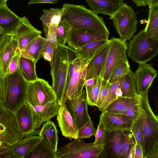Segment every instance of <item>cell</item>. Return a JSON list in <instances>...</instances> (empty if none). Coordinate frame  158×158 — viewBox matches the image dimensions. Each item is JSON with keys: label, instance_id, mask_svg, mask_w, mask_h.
<instances>
[{"label": "cell", "instance_id": "obj_1", "mask_svg": "<svg viewBox=\"0 0 158 158\" xmlns=\"http://www.w3.org/2000/svg\"><path fill=\"white\" fill-rule=\"evenodd\" d=\"M77 57L74 49L65 45L57 44L50 62L52 87L60 105L63 104L65 97L70 65Z\"/></svg>", "mask_w": 158, "mask_h": 158}, {"label": "cell", "instance_id": "obj_2", "mask_svg": "<svg viewBox=\"0 0 158 158\" xmlns=\"http://www.w3.org/2000/svg\"><path fill=\"white\" fill-rule=\"evenodd\" d=\"M62 18L72 28L98 33L109 35L110 32L103 18L82 5L64 3Z\"/></svg>", "mask_w": 158, "mask_h": 158}, {"label": "cell", "instance_id": "obj_3", "mask_svg": "<svg viewBox=\"0 0 158 158\" xmlns=\"http://www.w3.org/2000/svg\"><path fill=\"white\" fill-rule=\"evenodd\" d=\"M23 138L15 113L0 101V158Z\"/></svg>", "mask_w": 158, "mask_h": 158}, {"label": "cell", "instance_id": "obj_4", "mask_svg": "<svg viewBox=\"0 0 158 158\" xmlns=\"http://www.w3.org/2000/svg\"><path fill=\"white\" fill-rule=\"evenodd\" d=\"M128 56L139 64L147 63L158 52V39L149 37L143 29L132 37L127 48Z\"/></svg>", "mask_w": 158, "mask_h": 158}, {"label": "cell", "instance_id": "obj_5", "mask_svg": "<svg viewBox=\"0 0 158 158\" xmlns=\"http://www.w3.org/2000/svg\"><path fill=\"white\" fill-rule=\"evenodd\" d=\"M29 82L23 77L19 68L6 77V89L3 105L14 113L25 102Z\"/></svg>", "mask_w": 158, "mask_h": 158}, {"label": "cell", "instance_id": "obj_6", "mask_svg": "<svg viewBox=\"0 0 158 158\" xmlns=\"http://www.w3.org/2000/svg\"><path fill=\"white\" fill-rule=\"evenodd\" d=\"M110 19L120 38L129 41L136 32L137 20L136 14L132 8L123 3L110 16Z\"/></svg>", "mask_w": 158, "mask_h": 158}, {"label": "cell", "instance_id": "obj_7", "mask_svg": "<svg viewBox=\"0 0 158 158\" xmlns=\"http://www.w3.org/2000/svg\"><path fill=\"white\" fill-rule=\"evenodd\" d=\"M104 145L94 142L86 143L82 139H75L57 149L56 158H97L104 149Z\"/></svg>", "mask_w": 158, "mask_h": 158}, {"label": "cell", "instance_id": "obj_8", "mask_svg": "<svg viewBox=\"0 0 158 158\" xmlns=\"http://www.w3.org/2000/svg\"><path fill=\"white\" fill-rule=\"evenodd\" d=\"M142 96L147 111V116L141 119L143 123V139L142 149L143 158H147L154 146L158 143V118L149 105L148 93Z\"/></svg>", "mask_w": 158, "mask_h": 158}, {"label": "cell", "instance_id": "obj_9", "mask_svg": "<svg viewBox=\"0 0 158 158\" xmlns=\"http://www.w3.org/2000/svg\"><path fill=\"white\" fill-rule=\"evenodd\" d=\"M110 40L109 49L101 77L108 81L114 69L123 62L128 61L126 52V41L114 37Z\"/></svg>", "mask_w": 158, "mask_h": 158}, {"label": "cell", "instance_id": "obj_10", "mask_svg": "<svg viewBox=\"0 0 158 158\" xmlns=\"http://www.w3.org/2000/svg\"><path fill=\"white\" fill-rule=\"evenodd\" d=\"M56 99L52 86L47 81L39 78L29 82L25 102L30 106H42Z\"/></svg>", "mask_w": 158, "mask_h": 158}, {"label": "cell", "instance_id": "obj_11", "mask_svg": "<svg viewBox=\"0 0 158 158\" xmlns=\"http://www.w3.org/2000/svg\"><path fill=\"white\" fill-rule=\"evenodd\" d=\"M85 90L81 94L73 99H64L63 103L65 104L70 112L78 131L91 120L88 111V104Z\"/></svg>", "mask_w": 158, "mask_h": 158}, {"label": "cell", "instance_id": "obj_12", "mask_svg": "<svg viewBox=\"0 0 158 158\" xmlns=\"http://www.w3.org/2000/svg\"><path fill=\"white\" fill-rule=\"evenodd\" d=\"M89 62L87 61L81 59L75 71L69 81L64 100L74 98L82 92L85 83L86 68Z\"/></svg>", "mask_w": 158, "mask_h": 158}, {"label": "cell", "instance_id": "obj_13", "mask_svg": "<svg viewBox=\"0 0 158 158\" xmlns=\"http://www.w3.org/2000/svg\"><path fill=\"white\" fill-rule=\"evenodd\" d=\"M42 33V32L33 26L24 16L20 18L18 26L12 35L17 40L21 52L31 41Z\"/></svg>", "mask_w": 158, "mask_h": 158}, {"label": "cell", "instance_id": "obj_14", "mask_svg": "<svg viewBox=\"0 0 158 158\" xmlns=\"http://www.w3.org/2000/svg\"><path fill=\"white\" fill-rule=\"evenodd\" d=\"M135 73L137 93L139 95L148 93L149 89L157 75L156 70L150 64H139Z\"/></svg>", "mask_w": 158, "mask_h": 158}, {"label": "cell", "instance_id": "obj_15", "mask_svg": "<svg viewBox=\"0 0 158 158\" xmlns=\"http://www.w3.org/2000/svg\"><path fill=\"white\" fill-rule=\"evenodd\" d=\"M109 37L105 34L72 28L66 42L69 47L75 49L92 42L109 40Z\"/></svg>", "mask_w": 158, "mask_h": 158}, {"label": "cell", "instance_id": "obj_16", "mask_svg": "<svg viewBox=\"0 0 158 158\" xmlns=\"http://www.w3.org/2000/svg\"><path fill=\"white\" fill-rule=\"evenodd\" d=\"M124 131H106L104 147L99 157L120 158L121 149L123 140Z\"/></svg>", "mask_w": 158, "mask_h": 158}, {"label": "cell", "instance_id": "obj_17", "mask_svg": "<svg viewBox=\"0 0 158 158\" xmlns=\"http://www.w3.org/2000/svg\"><path fill=\"white\" fill-rule=\"evenodd\" d=\"M60 106L56 99L42 106H30L32 110L35 135L43 123L57 115Z\"/></svg>", "mask_w": 158, "mask_h": 158}, {"label": "cell", "instance_id": "obj_18", "mask_svg": "<svg viewBox=\"0 0 158 158\" xmlns=\"http://www.w3.org/2000/svg\"><path fill=\"white\" fill-rule=\"evenodd\" d=\"M99 121L103 124L106 130L130 131L133 122L123 114H118L105 111L100 115Z\"/></svg>", "mask_w": 158, "mask_h": 158}, {"label": "cell", "instance_id": "obj_19", "mask_svg": "<svg viewBox=\"0 0 158 158\" xmlns=\"http://www.w3.org/2000/svg\"><path fill=\"white\" fill-rule=\"evenodd\" d=\"M57 120L62 135L72 140L78 139V130L73 117L65 103L59 107Z\"/></svg>", "mask_w": 158, "mask_h": 158}, {"label": "cell", "instance_id": "obj_20", "mask_svg": "<svg viewBox=\"0 0 158 158\" xmlns=\"http://www.w3.org/2000/svg\"><path fill=\"white\" fill-rule=\"evenodd\" d=\"M15 115L18 127L23 138L35 135L32 110L26 102L18 108Z\"/></svg>", "mask_w": 158, "mask_h": 158}, {"label": "cell", "instance_id": "obj_21", "mask_svg": "<svg viewBox=\"0 0 158 158\" xmlns=\"http://www.w3.org/2000/svg\"><path fill=\"white\" fill-rule=\"evenodd\" d=\"M109 46L110 40L88 63L86 68L85 81L91 79L101 77Z\"/></svg>", "mask_w": 158, "mask_h": 158}, {"label": "cell", "instance_id": "obj_22", "mask_svg": "<svg viewBox=\"0 0 158 158\" xmlns=\"http://www.w3.org/2000/svg\"><path fill=\"white\" fill-rule=\"evenodd\" d=\"M41 139L39 136L31 135L23 138L14 145L3 158H24Z\"/></svg>", "mask_w": 158, "mask_h": 158}, {"label": "cell", "instance_id": "obj_23", "mask_svg": "<svg viewBox=\"0 0 158 158\" xmlns=\"http://www.w3.org/2000/svg\"><path fill=\"white\" fill-rule=\"evenodd\" d=\"M20 20V18L11 11L6 5L0 7V27L5 34L12 35Z\"/></svg>", "mask_w": 158, "mask_h": 158}, {"label": "cell", "instance_id": "obj_24", "mask_svg": "<svg viewBox=\"0 0 158 158\" xmlns=\"http://www.w3.org/2000/svg\"><path fill=\"white\" fill-rule=\"evenodd\" d=\"M45 38L41 35L36 37L31 41L25 48L20 52V56L33 61L36 64L41 57Z\"/></svg>", "mask_w": 158, "mask_h": 158}, {"label": "cell", "instance_id": "obj_25", "mask_svg": "<svg viewBox=\"0 0 158 158\" xmlns=\"http://www.w3.org/2000/svg\"><path fill=\"white\" fill-rule=\"evenodd\" d=\"M109 41V40L95 41L74 50L79 59L89 62Z\"/></svg>", "mask_w": 158, "mask_h": 158}, {"label": "cell", "instance_id": "obj_26", "mask_svg": "<svg viewBox=\"0 0 158 158\" xmlns=\"http://www.w3.org/2000/svg\"><path fill=\"white\" fill-rule=\"evenodd\" d=\"M39 135L53 151L57 152L58 140V131L53 122L49 120L44 123Z\"/></svg>", "mask_w": 158, "mask_h": 158}, {"label": "cell", "instance_id": "obj_27", "mask_svg": "<svg viewBox=\"0 0 158 158\" xmlns=\"http://www.w3.org/2000/svg\"><path fill=\"white\" fill-rule=\"evenodd\" d=\"M118 81L122 96L135 98L138 96L135 73L131 69Z\"/></svg>", "mask_w": 158, "mask_h": 158}, {"label": "cell", "instance_id": "obj_28", "mask_svg": "<svg viewBox=\"0 0 158 158\" xmlns=\"http://www.w3.org/2000/svg\"><path fill=\"white\" fill-rule=\"evenodd\" d=\"M140 98L141 96L139 94L135 98L121 96L110 103L102 111L123 114L129 107L139 102Z\"/></svg>", "mask_w": 158, "mask_h": 158}, {"label": "cell", "instance_id": "obj_29", "mask_svg": "<svg viewBox=\"0 0 158 158\" xmlns=\"http://www.w3.org/2000/svg\"><path fill=\"white\" fill-rule=\"evenodd\" d=\"M10 34L0 33V101L3 102L5 95L6 78L3 75L2 63L4 54L12 37Z\"/></svg>", "mask_w": 158, "mask_h": 158}, {"label": "cell", "instance_id": "obj_30", "mask_svg": "<svg viewBox=\"0 0 158 158\" xmlns=\"http://www.w3.org/2000/svg\"><path fill=\"white\" fill-rule=\"evenodd\" d=\"M42 11L43 14L40 17V20L43 23L44 31H48L50 26L57 27L62 18L63 13L62 7L44 9Z\"/></svg>", "mask_w": 158, "mask_h": 158}, {"label": "cell", "instance_id": "obj_31", "mask_svg": "<svg viewBox=\"0 0 158 158\" xmlns=\"http://www.w3.org/2000/svg\"><path fill=\"white\" fill-rule=\"evenodd\" d=\"M91 10L97 14H102L110 16L120 5L109 0H85Z\"/></svg>", "mask_w": 158, "mask_h": 158}, {"label": "cell", "instance_id": "obj_32", "mask_svg": "<svg viewBox=\"0 0 158 158\" xmlns=\"http://www.w3.org/2000/svg\"><path fill=\"white\" fill-rule=\"evenodd\" d=\"M25 158H56V152L53 151L41 137L39 142Z\"/></svg>", "mask_w": 158, "mask_h": 158}, {"label": "cell", "instance_id": "obj_33", "mask_svg": "<svg viewBox=\"0 0 158 158\" xmlns=\"http://www.w3.org/2000/svg\"><path fill=\"white\" fill-rule=\"evenodd\" d=\"M149 8L148 19L143 30L149 37L158 39V6H149Z\"/></svg>", "mask_w": 158, "mask_h": 158}, {"label": "cell", "instance_id": "obj_34", "mask_svg": "<svg viewBox=\"0 0 158 158\" xmlns=\"http://www.w3.org/2000/svg\"><path fill=\"white\" fill-rule=\"evenodd\" d=\"M19 66L22 76L28 82L34 81L39 78L36 72V64L32 60L20 56Z\"/></svg>", "mask_w": 158, "mask_h": 158}, {"label": "cell", "instance_id": "obj_35", "mask_svg": "<svg viewBox=\"0 0 158 158\" xmlns=\"http://www.w3.org/2000/svg\"><path fill=\"white\" fill-rule=\"evenodd\" d=\"M140 95L141 96L140 101L129 107L123 114L133 122L139 119H142L147 115L142 96Z\"/></svg>", "mask_w": 158, "mask_h": 158}, {"label": "cell", "instance_id": "obj_36", "mask_svg": "<svg viewBox=\"0 0 158 158\" xmlns=\"http://www.w3.org/2000/svg\"><path fill=\"white\" fill-rule=\"evenodd\" d=\"M20 52L17 41L13 35L3 57L2 69L5 77L6 78L7 68L10 62L15 55Z\"/></svg>", "mask_w": 158, "mask_h": 158}, {"label": "cell", "instance_id": "obj_37", "mask_svg": "<svg viewBox=\"0 0 158 158\" xmlns=\"http://www.w3.org/2000/svg\"><path fill=\"white\" fill-rule=\"evenodd\" d=\"M102 81L101 77L96 78L92 85L85 88L86 98L88 105L96 106L100 92Z\"/></svg>", "mask_w": 158, "mask_h": 158}, {"label": "cell", "instance_id": "obj_38", "mask_svg": "<svg viewBox=\"0 0 158 158\" xmlns=\"http://www.w3.org/2000/svg\"><path fill=\"white\" fill-rule=\"evenodd\" d=\"M72 29L71 26L64 19L61 18L57 28V44L65 45L66 40Z\"/></svg>", "mask_w": 158, "mask_h": 158}, {"label": "cell", "instance_id": "obj_39", "mask_svg": "<svg viewBox=\"0 0 158 158\" xmlns=\"http://www.w3.org/2000/svg\"><path fill=\"white\" fill-rule=\"evenodd\" d=\"M119 81L110 84L107 95L99 110L102 112L111 102L122 96V93L119 88Z\"/></svg>", "mask_w": 158, "mask_h": 158}, {"label": "cell", "instance_id": "obj_40", "mask_svg": "<svg viewBox=\"0 0 158 158\" xmlns=\"http://www.w3.org/2000/svg\"><path fill=\"white\" fill-rule=\"evenodd\" d=\"M130 131L133 136L135 143L142 148L143 131V123L141 119H139L133 122Z\"/></svg>", "mask_w": 158, "mask_h": 158}, {"label": "cell", "instance_id": "obj_41", "mask_svg": "<svg viewBox=\"0 0 158 158\" xmlns=\"http://www.w3.org/2000/svg\"><path fill=\"white\" fill-rule=\"evenodd\" d=\"M130 69L128 61L121 64L112 72L108 80L110 84L113 83L118 80Z\"/></svg>", "mask_w": 158, "mask_h": 158}, {"label": "cell", "instance_id": "obj_42", "mask_svg": "<svg viewBox=\"0 0 158 158\" xmlns=\"http://www.w3.org/2000/svg\"><path fill=\"white\" fill-rule=\"evenodd\" d=\"M124 139L121 149L120 158H127L130 150L135 144L134 138L131 133L128 134L124 131Z\"/></svg>", "mask_w": 158, "mask_h": 158}, {"label": "cell", "instance_id": "obj_43", "mask_svg": "<svg viewBox=\"0 0 158 158\" xmlns=\"http://www.w3.org/2000/svg\"><path fill=\"white\" fill-rule=\"evenodd\" d=\"M96 129L91 120L81 127L78 131V139H89L95 134Z\"/></svg>", "mask_w": 158, "mask_h": 158}, {"label": "cell", "instance_id": "obj_44", "mask_svg": "<svg viewBox=\"0 0 158 158\" xmlns=\"http://www.w3.org/2000/svg\"><path fill=\"white\" fill-rule=\"evenodd\" d=\"M110 85L108 81L102 79L100 92L96 105L99 110L107 95Z\"/></svg>", "mask_w": 158, "mask_h": 158}, {"label": "cell", "instance_id": "obj_45", "mask_svg": "<svg viewBox=\"0 0 158 158\" xmlns=\"http://www.w3.org/2000/svg\"><path fill=\"white\" fill-rule=\"evenodd\" d=\"M106 130L102 123L99 121L95 135V140L94 143L96 145L104 144V140Z\"/></svg>", "mask_w": 158, "mask_h": 158}, {"label": "cell", "instance_id": "obj_46", "mask_svg": "<svg viewBox=\"0 0 158 158\" xmlns=\"http://www.w3.org/2000/svg\"><path fill=\"white\" fill-rule=\"evenodd\" d=\"M57 28V27L50 26L48 28L47 35L45 38L49 43L54 51L56 48L57 44L56 36Z\"/></svg>", "mask_w": 158, "mask_h": 158}, {"label": "cell", "instance_id": "obj_47", "mask_svg": "<svg viewBox=\"0 0 158 158\" xmlns=\"http://www.w3.org/2000/svg\"><path fill=\"white\" fill-rule=\"evenodd\" d=\"M20 57V52L16 54L13 58L8 67L6 76L7 75L14 73L19 68V62Z\"/></svg>", "mask_w": 158, "mask_h": 158}, {"label": "cell", "instance_id": "obj_48", "mask_svg": "<svg viewBox=\"0 0 158 158\" xmlns=\"http://www.w3.org/2000/svg\"><path fill=\"white\" fill-rule=\"evenodd\" d=\"M48 53L52 58L55 51L48 41L45 39V41L43 50Z\"/></svg>", "mask_w": 158, "mask_h": 158}, {"label": "cell", "instance_id": "obj_49", "mask_svg": "<svg viewBox=\"0 0 158 158\" xmlns=\"http://www.w3.org/2000/svg\"><path fill=\"white\" fill-rule=\"evenodd\" d=\"M59 0H30L28 3V5H31L37 3H48L55 4Z\"/></svg>", "mask_w": 158, "mask_h": 158}, {"label": "cell", "instance_id": "obj_50", "mask_svg": "<svg viewBox=\"0 0 158 158\" xmlns=\"http://www.w3.org/2000/svg\"><path fill=\"white\" fill-rule=\"evenodd\" d=\"M134 158H143L142 147L136 143Z\"/></svg>", "mask_w": 158, "mask_h": 158}, {"label": "cell", "instance_id": "obj_51", "mask_svg": "<svg viewBox=\"0 0 158 158\" xmlns=\"http://www.w3.org/2000/svg\"><path fill=\"white\" fill-rule=\"evenodd\" d=\"M147 158H158V143L151 150Z\"/></svg>", "mask_w": 158, "mask_h": 158}, {"label": "cell", "instance_id": "obj_52", "mask_svg": "<svg viewBox=\"0 0 158 158\" xmlns=\"http://www.w3.org/2000/svg\"><path fill=\"white\" fill-rule=\"evenodd\" d=\"M137 7L145 6L148 5L150 0H131Z\"/></svg>", "mask_w": 158, "mask_h": 158}, {"label": "cell", "instance_id": "obj_53", "mask_svg": "<svg viewBox=\"0 0 158 158\" xmlns=\"http://www.w3.org/2000/svg\"><path fill=\"white\" fill-rule=\"evenodd\" d=\"M42 57H43L45 60L48 61L50 62H51L52 58L48 53L42 51Z\"/></svg>", "mask_w": 158, "mask_h": 158}, {"label": "cell", "instance_id": "obj_54", "mask_svg": "<svg viewBox=\"0 0 158 158\" xmlns=\"http://www.w3.org/2000/svg\"><path fill=\"white\" fill-rule=\"evenodd\" d=\"M135 144L131 148L130 150L128 155L127 157V158H134Z\"/></svg>", "mask_w": 158, "mask_h": 158}, {"label": "cell", "instance_id": "obj_55", "mask_svg": "<svg viewBox=\"0 0 158 158\" xmlns=\"http://www.w3.org/2000/svg\"><path fill=\"white\" fill-rule=\"evenodd\" d=\"M148 5L158 6V0H150Z\"/></svg>", "mask_w": 158, "mask_h": 158}, {"label": "cell", "instance_id": "obj_56", "mask_svg": "<svg viewBox=\"0 0 158 158\" xmlns=\"http://www.w3.org/2000/svg\"><path fill=\"white\" fill-rule=\"evenodd\" d=\"M115 3L119 4L120 5L123 2L124 0H109Z\"/></svg>", "mask_w": 158, "mask_h": 158}, {"label": "cell", "instance_id": "obj_57", "mask_svg": "<svg viewBox=\"0 0 158 158\" xmlns=\"http://www.w3.org/2000/svg\"><path fill=\"white\" fill-rule=\"evenodd\" d=\"M6 2L5 0H0V7L6 5Z\"/></svg>", "mask_w": 158, "mask_h": 158}, {"label": "cell", "instance_id": "obj_58", "mask_svg": "<svg viewBox=\"0 0 158 158\" xmlns=\"http://www.w3.org/2000/svg\"><path fill=\"white\" fill-rule=\"evenodd\" d=\"M0 33H4L3 30L0 27ZM5 34V33H4Z\"/></svg>", "mask_w": 158, "mask_h": 158}, {"label": "cell", "instance_id": "obj_59", "mask_svg": "<svg viewBox=\"0 0 158 158\" xmlns=\"http://www.w3.org/2000/svg\"><path fill=\"white\" fill-rule=\"evenodd\" d=\"M5 0L7 1H8V0Z\"/></svg>", "mask_w": 158, "mask_h": 158}]
</instances>
